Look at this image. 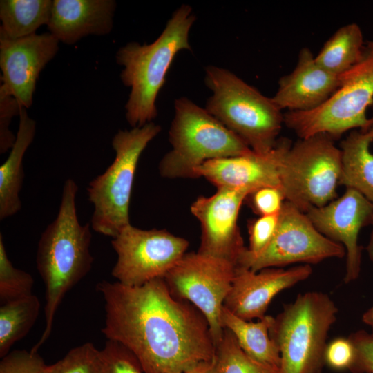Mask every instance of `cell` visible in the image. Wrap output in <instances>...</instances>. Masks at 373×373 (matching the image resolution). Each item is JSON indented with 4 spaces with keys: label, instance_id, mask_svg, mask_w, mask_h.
Listing matches in <instances>:
<instances>
[{
    "label": "cell",
    "instance_id": "cell-8",
    "mask_svg": "<svg viewBox=\"0 0 373 373\" xmlns=\"http://www.w3.org/2000/svg\"><path fill=\"white\" fill-rule=\"evenodd\" d=\"M340 81L323 105L310 111H287L284 124L299 138L326 134L334 140L348 131L373 125V117L366 115L373 103V40L365 43L360 59L340 75Z\"/></svg>",
    "mask_w": 373,
    "mask_h": 373
},
{
    "label": "cell",
    "instance_id": "cell-25",
    "mask_svg": "<svg viewBox=\"0 0 373 373\" xmlns=\"http://www.w3.org/2000/svg\"><path fill=\"white\" fill-rule=\"evenodd\" d=\"M40 307L39 300L34 294L1 305V358L8 354L11 347L30 332L37 320Z\"/></svg>",
    "mask_w": 373,
    "mask_h": 373
},
{
    "label": "cell",
    "instance_id": "cell-38",
    "mask_svg": "<svg viewBox=\"0 0 373 373\" xmlns=\"http://www.w3.org/2000/svg\"><path fill=\"white\" fill-rule=\"evenodd\" d=\"M371 107L372 108V110H373V103H372ZM372 144H373V143H372Z\"/></svg>",
    "mask_w": 373,
    "mask_h": 373
},
{
    "label": "cell",
    "instance_id": "cell-34",
    "mask_svg": "<svg viewBox=\"0 0 373 373\" xmlns=\"http://www.w3.org/2000/svg\"><path fill=\"white\" fill-rule=\"evenodd\" d=\"M354 359V346L349 338H337L327 344L324 361L329 368L350 370Z\"/></svg>",
    "mask_w": 373,
    "mask_h": 373
},
{
    "label": "cell",
    "instance_id": "cell-1",
    "mask_svg": "<svg viewBox=\"0 0 373 373\" xmlns=\"http://www.w3.org/2000/svg\"><path fill=\"white\" fill-rule=\"evenodd\" d=\"M96 289L104 301L102 334L128 349L144 373H184L214 358L206 317L163 278L140 286L102 280Z\"/></svg>",
    "mask_w": 373,
    "mask_h": 373
},
{
    "label": "cell",
    "instance_id": "cell-37",
    "mask_svg": "<svg viewBox=\"0 0 373 373\" xmlns=\"http://www.w3.org/2000/svg\"><path fill=\"white\" fill-rule=\"evenodd\" d=\"M184 373H216V357L212 360L202 362Z\"/></svg>",
    "mask_w": 373,
    "mask_h": 373
},
{
    "label": "cell",
    "instance_id": "cell-18",
    "mask_svg": "<svg viewBox=\"0 0 373 373\" xmlns=\"http://www.w3.org/2000/svg\"><path fill=\"white\" fill-rule=\"evenodd\" d=\"M340 83V76L322 68L311 50L304 47L298 52L294 70L279 79L272 99L281 110L310 111L327 102Z\"/></svg>",
    "mask_w": 373,
    "mask_h": 373
},
{
    "label": "cell",
    "instance_id": "cell-29",
    "mask_svg": "<svg viewBox=\"0 0 373 373\" xmlns=\"http://www.w3.org/2000/svg\"><path fill=\"white\" fill-rule=\"evenodd\" d=\"M100 356L99 373H144L135 356L117 342L107 340Z\"/></svg>",
    "mask_w": 373,
    "mask_h": 373
},
{
    "label": "cell",
    "instance_id": "cell-36",
    "mask_svg": "<svg viewBox=\"0 0 373 373\" xmlns=\"http://www.w3.org/2000/svg\"><path fill=\"white\" fill-rule=\"evenodd\" d=\"M365 249L367 250L370 259L373 262V226L369 242ZM362 321L364 323L371 327L372 332L370 334L373 336V305L363 314Z\"/></svg>",
    "mask_w": 373,
    "mask_h": 373
},
{
    "label": "cell",
    "instance_id": "cell-4",
    "mask_svg": "<svg viewBox=\"0 0 373 373\" xmlns=\"http://www.w3.org/2000/svg\"><path fill=\"white\" fill-rule=\"evenodd\" d=\"M204 83L212 93L204 108L211 115L253 151L266 153L274 149L284 124V114L272 97L216 66L206 67Z\"/></svg>",
    "mask_w": 373,
    "mask_h": 373
},
{
    "label": "cell",
    "instance_id": "cell-21",
    "mask_svg": "<svg viewBox=\"0 0 373 373\" xmlns=\"http://www.w3.org/2000/svg\"><path fill=\"white\" fill-rule=\"evenodd\" d=\"M373 125L355 129L340 144L339 185L356 190L373 204Z\"/></svg>",
    "mask_w": 373,
    "mask_h": 373
},
{
    "label": "cell",
    "instance_id": "cell-32",
    "mask_svg": "<svg viewBox=\"0 0 373 373\" xmlns=\"http://www.w3.org/2000/svg\"><path fill=\"white\" fill-rule=\"evenodd\" d=\"M21 107L16 99L0 87V153L12 147L16 136L10 130L13 117L20 113Z\"/></svg>",
    "mask_w": 373,
    "mask_h": 373
},
{
    "label": "cell",
    "instance_id": "cell-19",
    "mask_svg": "<svg viewBox=\"0 0 373 373\" xmlns=\"http://www.w3.org/2000/svg\"><path fill=\"white\" fill-rule=\"evenodd\" d=\"M115 8L113 0H54L48 29L66 44L89 35H105L112 30Z\"/></svg>",
    "mask_w": 373,
    "mask_h": 373
},
{
    "label": "cell",
    "instance_id": "cell-15",
    "mask_svg": "<svg viewBox=\"0 0 373 373\" xmlns=\"http://www.w3.org/2000/svg\"><path fill=\"white\" fill-rule=\"evenodd\" d=\"M59 42L50 32L15 39L0 35V87L21 108L32 106L39 75L57 53Z\"/></svg>",
    "mask_w": 373,
    "mask_h": 373
},
{
    "label": "cell",
    "instance_id": "cell-31",
    "mask_svg": "<svg viewBox=\"0 0 373 373\" xmlns=\"http://www.w3.org/2000/svg\"><path fill=\"white\" fill-rule=\"evenodd\" d=\"M45 365L37 352L16 350L1 358L0 373H41Z\"/></svg>",
    "mask_w": 373,
    "mask_h": 373
},
{
    "label": "cell",
    "instance_id": "cell-23",
    "mask_svg": "<svg viewBox=\"0 0 373 373\" xmlns=\"http://www.w3.org/2000/svg\"><path fill=\"white\" fill-rule=\"evenodd\" d=\"M53 1H0V35L15 39L36 33L50 18Z\"/></svg>",
    "mask_w": 373,
    "mask_h": 373
},
{
    "label": "cell",
    "instance_id": "cell-7",
    "mask_svg": "<svg viewBox=\"0 0 373 373\" xmlns=\"http://www.w3.org/2000/svg\"><path fill=\"white\" fill-rule=\"evenodd\" d=\"M160 131L161 126L152 122L130 130H119L113 136V162L87 187L88 200L94 207L89 223L95 232L114 238L131 224L129 207L138 161Z\"/></svg>",
    "mask_w": 373,
    "mask_h": 373
},
{
    "label": "cell",
    "instance_id": "cell-22",
    "mask_svg": "<svg viewBox=\"0 0 373 373\" xmlns=\"http://www.w3.org/2000/svg\"><path fill=\"white\" fill-rule=\"evenodd\" d=\"M274 320L273 316L266 315L257 322H251L236 316L224 306L220 316L222 328H227L233 334L240 347L248 355L260 362L280 368V352L269 335Z\"/></svg>",
    "mask_w": 373,
    "mask_h": 373
},
{
    "label": "cell",
    "instance_id": "cell-27",
    "mask_svg": "<svg viewBox=\"0 0 373 373\" xmlns=\"http://www.w3.org/2000/svg\"><path fill=\"white\" fill-rule=\"evenodd\" d=\"M34 279L29 273L17 269L10 260L0 233V303L16 300L32 294Z\"/></svg>",
    "mask_w": 373,
    "mask_h": 373
},
{
    "label": "cell",
    "instance_id": "cell-26",
    "mask_svg": "<svg viewBox=\"0 0 373 373\" xmlns=\"http://www.w3.org/2000/svg\"><path fill=\"white\" fill-rule=\"evenodd\" d=\"M216 373H280L276 366L260 362L248 355L239 345L233 334L224 328L216 347Z\"/></svg>",
    "mask_w": 373,
    "mask_h": 373
},
{
    "label": "cell",
    "instance_id": "cell-16",
    "mask_svg": "<svg viewBox=\"0 0 373 373\" xmlns=\"http://www.w3.org/2000/svg\"><path fill=\"white\" fill-rule=\"evenodd\" d=\"M312 273L309 265L287 269L265 268L258 271L236 267L223 306L242 319H261L266 316L269 305L276 294L306 280Z\"/></svg>",
    "mask_w": 373,
    "mask_h": 373
},
{
    "label": "cell",
    "instance_id": "cell-28",
    "mask_svg": "<svg viewBox=\"0 0 373 373\" xmlns=\"http://www.w3.org/2000/svg\"><path fill=\"white\" fill-rule=\"evenodd\" d=\"M100 350L91 342L71 349L61 359L45 365L41 373H99Z\"/></svg>",
    "mask_w": 373,
    "mask_h": 373
},
{
    "label": "cell",
    "instance_id": "cell-14",
    "mask_svg": "<svg viewBox=\"0 0 373 373\" xmlns=\"http://www.w3.org/2000/svg\"><path fill=\"white\" fill-rule=\"evenodd\" d=\"M307 216L323 235L345 249L344 282L356 280L361 272L363 247L358 239L361 229L373 226V204L356 190L346 188L338 198L321 207H312Z\"/></svg>",
    "mask_w": 373,
    "mask_h": 373
},
{
    "label": "cell",
    "instance_id": "cell-9",
    "mask_svg": "<svg viewBox=\"0 0 373 373\" xmlns=\"http://www.w3.org/2000/svg\"><path fill=\"white\" fill-rule=\"evenodd\" d=\"M326 134L299 138L283 160L280 178L285 200L306 213L337 198L341 150Z\"/></svg>",
    "mask_w": 373,
    "mask_h": 373
},
{
    "label": "cell",
    "instance_id": "cell-10",
    "mask_svg": "<svg viewBox=\"0 0 373 373\" xmlns=\"http://www.w3.org/2000/svg\"><path fill=\"white\" fill-rule=\"evenodd\" d=\"M236 268L227 260L189 252L163 278L175 297L191 303L204 315L216 347L222 336L220 316Z\"/></svg>",
    "mask_w": 373,
    "mask_h": 373
},
{
    "label": "cell",
    "instance_id": "cell-6",
    "mask_svg": "<svg viewBox=\"0 0 373 373\" xmlns=\"http://www.w3.org/2000/svg\"><path fill=\"white\" fill-rule=\"evenodd\" d=\"M337 312L334 302L320 291L300 294L284 305L269 329L280 352V373H321Z\"/></svg>",
    "mask_w": 373,
    "mask_h": 373
},
{
    "label": "cell",
    "instance_id": "cell-33",
    "mask_svg": "<svg viewBox=\"0 0 373 373\" xmlns=\"http://www.w3.org/2000/svg\"><path fill=\"white\" fill-rule=\"evenodd\" d=\"M253 211L260 216L272 215L279 213L285 201L281 189L266 186L258 189L247 198Z\"/></svg>",
    "mask_w": 373,
    "mask_h": 373
},
{
    "label": "cell",
    "instance_id": "cell-12",
    "mask_svg": "<svg viewBox=\"0 0 373 373\" xmlns=\"http://www.w3.org/2000/svg\"><path fill=\"white\" fill-rule=\"evenodd\" d=\"M117 261L111 275L128 286H140L166 274L186 253L189 241L166 229H142L131 224L111 240Z\"/></svg>",
    "mask_w": 373,
    "mask_h": 373
},
{
    "label": "cell",
    "instance_id": "cell-30",
    "mask_svg": "<svg viewBox=\"0 0 373 373\" xmlns=\"http://www.w3.org/2000/svg\"><path fill=\"white\" fill-rule=\"evenodd\" d=\"M280 213L260 216L249 221L247 224L249 245L245 252L249 256H257L263 251L273 239L278 228Z\"/></svg>",
    "mask_w": 373,
    "mask_h": 373
},
{
    "label": "cell",
    "instance_id": "cell-11",
    "mask_svg": "<svg viewBox=\"0 0 373 373\" xmlns=\"http://www.w3.org/2000/svg\"><path fill=\"white\" fill-rule=\"evenodd\" d=\"M345 256L342 245L323 235L305 213L285 200L277 230L269 245L257 256H249L244 251L237 267L258 271L294 263L310 265Z\"/></svg>",
    "mask_w": 373,
    "mask_h": 373
},
{
    "label": "cell",
    "instance_id": "cell-35",
    "mask_svg": "<svg viewBox=\"0 0 373 373\" xmlns=\"http://www.w3.org/2000/svg\"><path fill=\"white\" fill-rule=\"evenodd\" d=\"M355 349V359L350 371L352 373H373V336L358 330L348 337Z\"/></svg>",
    "mask_w": 373,
    "mask_h": 373
},
{
    "label": "cell",
    "instance_id": "cell-3",
    "mask_svg": "<svg viewBox=\"0 0 373 373\" xmlns=\"http://www.w3.org/2000/svg\"><path fill=\"white\" fill-rule=\"evenodd\" d=\"M195 19L192 8L182 4L153 42L131 41L117 50L116 61L123 67L120 79L131 89L125 116L132 128L143 126L157 117L156 99L175 55L192 50L189 35Z\"/></svg>",
    "mask_w": 373,
    "mask_h": 373
},
{
    "label": "cell",
    "instance_id": "cell-2",
    "mask_svg": "<svg viewBox=\"0 0 373 373\" xmlns=\"http://www.w3.org/2000/svg\"><path fill=\"white\" fill-rule=\"evenodd\" d=\"M77 191L75 181L67 179L57 216L42 232L38 242L36 266L46 289L45 327L32 352H37L48 340L62 300L89 273L93 264L90 251L92 228L90 223L79 222Z\"/></svg>",
    "mask_w": 373,
    "mask_h": 373
},
{
    "label": "cell",
    "instance_id": "cell-5",
    "mask_svg": "<svg viewBox=\"0 0 373 373\" xmlns=\"http://www.w3.org/2000/svg\"><path fill=\"white\" fill-rule=\"evenodd\" d=\"M169 131L171 150L160 160L158 171L165 178H197L204 162L248 154L252 150L205 108L186 97L174 102Z\"/></svg>",
    "mask_w": 373,
    "mask_h": 373
},
{
    "label": "cell",
    "instance_id": "cell-24",
    "mask_svg": "<svg viewBox=\"0 0 373 373\" xmlns=\"http://www.w3.org/2000/svg\"><path fill=\"white\" fill-rule=\"evenodd\" d=\"M365 45L360 26L351 23L339 28L315 56L316 61L328 72L340 76L360 59Z\"/></svg>",
    "mask_w": 373,
    "mask_h": 373
},
{
    "label": "cell",
    "instance_id": "cell-20",
    "mask_svg": "<svg viewBox=\"0 0 373 373\" xmlns=\"http://www.w3.org/2000/svg\"><path fill=\"white\" fill-rule=\"evenodd\" d=\"M36 122L25 108L19 113L16 140L6 161L0 166V220L14 216L21 209L19 193L24 173L23 156L33 141Z\"/></svg>",
    "mask_w": 373,
    "mask_h": 373
},
{
    "label": "cell",
    "instance_id": "cell-17",
    "mask_svg": "<svg viewBox=\"0 0 373 373\" xmlns=\"http://www.w3.org/2000/svg\"><path fill=\"white\" fill-rule=\"evenodd\" d=\"M291 145L288 139L279 138L266 153L252 151L243 155L207 161L196 169V177L204 178L216 188L246 189L251 193L266 186L281 189L280 166Z\"/></svg>",
    "mask_w": 373,
    "mask_h": 373
},
{
    "label": "cell",
    "instance_id": "cell-13",
    "mask_svg": "<svg viewBox=\"0 0 373 373\" xmlns=\"http://www.w3.org/2000/svg\"><path fill=\"white\" fill-rule=\"evenodd\" d=\"M251 192L246 189L217 188L211 196H200L191 205L201 227L198 252L227 260L236 267L246 249L238 224L243 202Z\"/></svg>",
    "mask_w": 373,
    "mask_h": 373
}]
</instances>
